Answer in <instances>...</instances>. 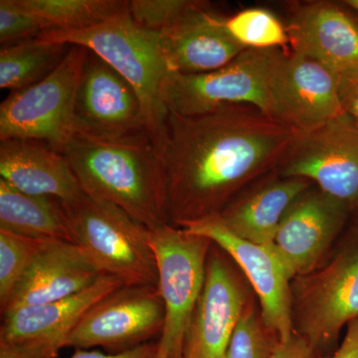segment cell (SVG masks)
I'll list each match as a JSON object with an SVG mask.
<instances>
[{
	"mask_svg": "<svg viewBox=\"0 0 358 358\" xmlns=\"http://www.w3.org/2000/svg\"><path fill=\"white\" fill-rule=\"evenodd\" d=\"M294 294L296 333L322 355L358 319V237L326 268L308 275Z\"/></svg>",
	"mask_w": 358,
	"mask_h": 358,
	"instance_id": "8",
	"label": "cell"
},
{
	"mask_svg": "<svg viewBox=\"0 0 358 358\" xmlns=\"http://www.w3.org/2000/svg\"><path fill=\"white\" fill-rule=\"evenodd\" d=\"M280 166L282 178L315 181L329 196L358 208V122L343 113L303 134Z\"/></svg>",
	"mask_w": 358,
	"mask_h": 358,
	"instance_id": "10",
	"label": "cell"
},
{
	"mask_svg": "<svg viewBox=\"0 0 358 358\" xmlns=\"http://www.w3.org/2000/svg\"><path fill=\"white\" fill-rule=\"evenodd\" d=\"M0 358H27L22 353L9 346L0 345Z\"/></svg>",
	"mask_w": 358,
	"mask_h": 358,
	"instance_id": "34",
	"label": "cell"
},
{
	"mask_svg": "<svg viewBox=\"0 0 358 358\" xmlns=\"http://www.w3.org/2000/svg\"><path fill=\"white\" fill-rule=\"evenodd\" d=\"M159 39L173 74L212 72L246 50L228 31L226 18L197 0H190L173 24L160 33Z\"/></svg>",
	"mask_w": 358,
	"mask_h": 358,
	"instance_id": "16",
	"label": "cell"
},
{
	"mask_svg": "<svg viewBox=\"0 0 358 358\" xmlns=\"http://www.w3.org/2000/svg\"><path fill=\"white\" fill-rule=\"evenodd\" d=\"M212 242L167 224L150 230L166 322L159 341L169 358H181L192 315L203 291Z\"/></svg>",
	"mask_w": 358,
	"mask_h": 358,
	"instance_id": "6",
	"label": "cell"
},
{
	"mask_svg": "<svg viewBox=\"0 0 358 358\" xmlns=\"http://www.w3.org/2000/svg\"><path fill=\"white\" fill-rule=\"evenodd\" d=\"M279 339L260 324L252 308L244 310L225 358H271Z\"/></svg>",
	"mask_w": 358,
	"mask_h": 358,
	"instance_id": "27",
	"label": "cell"
},
{
	"mask_svg": "<svg viewBox=\"0 0 358 358\" xmlns=\"http://www.w3.org/2000/svg\"><path fill=\"white\" fill-rule=\"evenodd\" d=\"M303 134L247 105L203 115L169 112L159 157L171 225L217 215L247 179L281 164Z\"/></svg>",
	"mask_w": 358,
	"mask_h": 358,
	"instance_id": "1",
	"label": "cell"
},
{
	"mask_svg": "<svg viewBox=\"0 0 358 358\" xmlns=\"http://www.w3.org/2000/svg\"><path fill=\"white\" fill-rule=\"evenodd\" d=\"M73 131L108 141L148 134L138 94L117 71L91 51L75 98Z\"/></svg>",
	"mask_w": 358,
	"mask_h": 358,
	"instance_id": "12",
	"label": "cell"
},
{
	"mask_svg": "<svg viewBox=\"0 0 358 358\" xmlns=\"http://www.w3.org/2000/svg\"><path fill=\"white\" fill-rule=\"evenodd\" d=\"M74 243L100 271L124 286H157V260L150 229L117 205L82 195L61 202Z\"/></svg>",
	"mask_w": 358,
	"mask_h": 358,
	"instance_id": "4",
	"label": "cell"
},
{
	"mask_svg": "<svg viewBox=\"0 0 358 358\" xmlns=\"http://www.w3.org/2000/svg\"><path fill=\"white\" fill-rule=\"evenodd\" d=\"M310 185L307 179L282 178L225 207L215 216L238 237L272 247L285 214Z\"/></svg>",
	"mask_w": 358,
	"mask_h": 358,
	"instance_id": "21",
	"label": "cell"
},
{
	"mask_svg": "<svg viewBox=\"0 0 358 358\" xmlns=\"http://www.w3.org/2000/svg\"><path fill=\"white\" fill-rule=\"evenodd\" d=\"M277 51L246 49L220 69L171 74L166 85L167 109L181 115H197L225 106L247 105L268 117L271 74Z\"/></svg>",
	"mask_w": 358,
	"mask_h": 358,
	"instance_id": "7",
	"label": "cell"
},
{
	"mask_svg": "<svg viewBox=\"0 0 358 358\" xmlns=\"http://www.w3.org/2000/svg\"><path fill=\"white\" fill-rule=\"evenodd\" d=\"M82 192L154 230L171 224L164 164L148 134L124 140L74 136L61 152Z\"/></svg>",
	"mask_w": 358,
	"mask_h": 358,
	"instance_id": "2",
	"label": "cell"
},
{
	"mask_svg": "<svg viewBox=\"0 0 358 358\" xmlns=\"http://www.w3.org/2000/svg\"><path fill=\"white\" fill-rule=\"evenodd\" d=\"M271 358H320V355L301 334L294 331L287 341H278Z\"/></svg>",
	"mask_w": 358,
	"mask_h": 358,
	"instance_id": "31",
	"label": "cell"
},
{
	"mask_svg": "<svg viewBox=\"0 0 358 358\" xmlns=\"http://www.w3.org/2000/svg\"><path fill=\"white\" fill-rule=\"evenodd\" d=\"M44 31L43 25L18 0H0L1 48L37 38Z\"/></svg>",
	"mask_w": 358,
	"mask_h": 358,
	"instance_id": "28",
	"label": "cell"
},
{
	"mask_svg": "<svg viewBox=\"0 0 358 358\" xmlns=\"http://www.w3.org/2000/svg\"><path fill=\"white\" fill-rule=\"evenodd\" d=\"M100 271L78 245L64 240H46L15 287L1 315L74 296L101 277Z\"/></svg>",
	"mask_w": 358,
	"mask_h": 358,
	"instance_id": "19",
	"label": "cell"
},
{
	"mask_svg": "<svg viewBox=\"0 0 358 358\" xmlns=\"http://www.w3.org/2000/svg\"><path fill=\"white\" fill-rule=\"evenodd\" d=\"M0 176L20 192L64 203L84 194L64 155L42 141H0Z\"/></svg>",
	"mask_w": 358,
	"mask_h": 358,
	"instance_id": "20",
	"label": "cell"
},
{
	"mask_svg": "<svg viewBox=\"0 0 358 358\" xmlns=\"http://www.w3.org/2000/svg\"><path fill=\"white\" fill-rule=\"evenodd\" d=\"M350 207L317 190H306L285 214L272 248L292 277L310 274L345 223Z\"/></svg>",
	"mask_w": 358,
	"mask_h": 358,
	"instance_id": "15",
	"label": "cell"
},
{
	"mask_svg": "<svg viewBox=\"0 0 358 358\" xmlns=\"http://www.w3.org/2000/svg\"><path fill=\"white\" fill-rule=\"evenodd\" d=\"M40 21L45 31H77L129 10L126 0H18Z\"/></svg>",
	"mask_w": 358,
	"mask_h": 358,
	"instance_id": "24",
	"label": "cell"
},
{
	"mask_svg": "<svg viewBox=\"0 0 358 358\" xmlns=\"http://www.w3.org/2000/svg\"><path fill=\"white\" fill-rule=\"evenodd\" d=\"M181 228L210 240L244 271L260 300L264 326L271 333L282 341L294 333L289 286L293 277L272 247L238 237L216 216L186 223Z\"/></svg>",
	"mask_w": 358,
	"mask_h": 358,
	"instance_id": "14",
	"label": "cell"
},
{
	"mask_svg": "<svg viewBox=\"0 0 358 358\" xmlns=\"http://www.w3.org/2000/svg\"><path fill=\"white\" fill-rule=\"evenodd\" d=\"M355 14L343 2L296 4L286 24L292 51L317 61L336 74L358 67Z\"/></svg>",
	"mask_w": 358,
	"mask_h": 358,
	"instance_id": "17",
	"label": "cell"
},
{
	"mask_svg": "<svg viewBox=\"0 0 358 358\" xmlns=\"http://www.w3.org/2000/svg\"><path fill=\"white\" fill-rule=\"evenodd\" d=\"M164 322L159 287L124 286L90 308L71 334L68 346L128 352L162 336Z\"/></svg>",
	"mask_w": 358,
	"mask_h": 358,
	"instance_id": "9",
	"label": "cell"
},
{
	"mask_svg": "<svg viewBox=\"0 0 358 358\" xmlns=\"http://www.w3.org/2000/svg\"><path fill=\"white\" fill-rule=\"evenodd\" d=\"M0 229L37 240L74 243L61 201L20 192L0 178Z\"/></svg>",
	"mask_w": 358,
	"mask_h": 358,
	"instance_id": "22",
	"label": "cell"
},
{
	"mask_svg": "<svg viewBox=\"0 0 358 358\" xmlns=\"http://www.w3.org/2000/svg\"><path fill=\"white\" fill-rule=\"evenodd\" d=\"M228 31L246 49H284L289 44L287 26L272 11L253 7L226 18Z\"/></svg>",
	"mask_w": 358,
	"mask_h": 358,
	"instance_id": "25",
	"label": "cell"
},
{
	"mask_svg": "<svg viewBox=\"0 0 358 358\" xmlns=\"http://www.w3.org/2000/svg\"><path fill=\"white\" fill-rule=\"evenodd\" d=\"M190 0H131L129 13L134 22L155 33L164 32L183 13Z\"/></svg>",
	"mask_w": 358,
	"mask_h": 358,
	"instance_id": "29",
	"label": "cell"
},
{
	"mask_svg": "<svg viewBox=\"0 0 358 358\" xmlns=\"http://www.w3.org/2000/svg\"><path fill=\"white\" fill-rule=\"evenodd\" d=\"M124 286L117 278L101 275L89 288L69 298L9 310L2 315L0 345L27 358H56L90 308Z\"/></svg>",
	"mask_w": 358,
	"mask_h": 358,
	"instance_id": "13",
	"label": "cell"
},
{
	"mask_svg": "<svg viewBox=\"0 0 358 358\" xmlns=\"http://www.w3.org/2000/svg\"><path fill=\"white\" fill-rule=\"evenodd\" d=\"M244 303L243 291L227 263L216 254L208 256L203 291L181 358H225Z\"/></svg>",
	"mask_w": 358,
	"mask_h": 358,
	"instance_id": "18",
	"label": "cell"
},
{
	"mask_svg": "<svg viewBox=\"0 0 358 358\" xmlns=\"http://www.w3.org/2000/svg\"><path fill=\"white\" fill-rule=\"evenodd\" d=\"M336 74L317 61L278 49L268 117L307 134L343 114Z\"/></svg>",
	"mask_w": 358,
	"mask_h": 358,
	"instance_id": "11",
	"label": "cell"
},
{
	"mask_svg": "<svg viewBox=\"0 0 358 358\" xmlns=\"http://www.w3.org/2000/svg\"><path fill=\"white\" fill-rule=\"evenodd\" d=\"M46 240L32 239L0 229V308L11 294Z\"/></svg>",
	"mask_w": 358,
	"mask_h": 358,
	"instance_id": "26",
	"label": "cell"
},
{
	"mask_svg": "<svg viewBox=\"0 0 358 358\" xmlns=\"http://www.w3.org/2000/svg\"><path fill=\"white\" fill-rule=\"evenodd\" d=\"M343 112L358 122V67L336 74Z\"/></svg>",
	"mask_w": 358,
	"mask_h": 358,
	"instance_id": "30",
	"label": "cell"
},
{
	"mask_svg": "<svg viewBox=\"0 0 358 358\" xmlns=\"http://www.w3.org/2000/svg\"><path fill=\"white\" fill-rule=\"evenodd\" d=\"M37 38L84 47L117 71L138 94L148 136L159 155L169 114L166 85L173 73L159 33L136 24L128 10L93 27L77 31L48 30Z\"/></svg>",
	"mask_w": 358,
	"mask_h": 358,
	"instance_id": "3",
	"label": "cell"
},
{
	"mask_svg": "<svg viewBox=\"0 0 358 358\" xmlns=\"http://www.w3.org/2000/svg\"><path fill=\"white\" fill-rule=\"evenodd\" d=\"M159 358H169V355H167V352L166 350H162V348L159 346Z\"/></svg>",
	"mask_w": 358,
	"mask_h": 358,
	"instance_id": "36",
	"label": "cell"
},
{
	"mask_svg": "<svg viewBox=\"0 0 358 358\" xmlns=\"http://www.w3.org/2000/svg\"><path fill=\"white\" fill-rule=\"evenodd\" d=\"M89 50L72 45L51 74L13 92L0 105V141H42L62 152L74 136L73 112Z\"/></svg>",
	"mask_w": 358,
	"mask_h": 358,
	"instance_id": "5",
	"label": "cell"
},
{
	"mask_svg": "<svg viewBox=\"0 0 358 358\" xmlns=\"http://www.w3.org/2000/svg\"><path fill=\"white\" fill-rule=\"evenodd\" d=\"M69 45L28 40L0 50V88H28L51 74L69 51Z\"/></svg>",
	"mask_w": 358,
	"mask_h": 358,
	"instance_id": "23",
	"label": "cell"
},
{
	"mask_svg": "<svg viewBox=\"0 0 358 358\" xmlns=\"http://www.w3.org/2000/svg\"><path fill=\"white\" fill-rule=\"evenodd\" d=\"M159 341H150L145 345L138 346L128 352L120 353H103L99 350L75 348V352L70 358H159Z\"/></svg>",
	"mask_w": 358,
	"mask_h": 358,
	"instance_id": "32",
	"label": "cell"
},
{
	"mask_svg": "<svg viewBox=\"0 0 358 358\" xmlns=\"http://www.w3.org/2000/svg\"><path fill=\"white\" fill-rule=\"evenodd\" d=\"M320 358H358V319L346 327L345 338L338 350L331 357L320 355Z\"/></svg>",
	"mask_w": 358,
	"mask_h": 358,
	"instance_id": "33",
	"label": "cell"
},
{
	"mask_svg": "<svg viewBox=\"0 0 358 358\" xmlns=\"http://www.w3.org/2000/svg\"><path fill=\"white\" fill-rule=\"evenodd\" d=\"M345 6L352 8L355 13L358 14V0H345L343 1Z\"/></svg>",
	"mask_w": 358,
	"mask_h": 358,
	"instance_id": "35",
	"label": "cell"
}]
</instances>
